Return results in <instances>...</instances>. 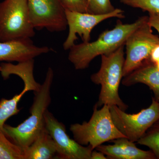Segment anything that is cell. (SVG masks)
I'll return each instance as SVG.
<instances>
[{"label":"cell","instance_id":"25","mask_svg":"<svg viewBox=\"0 0 159 159\" xmlns=\"http://www.w3.org/2000/svg\"><path fill=\"white\" fill-rule=\"evenodd\" d=\"M0 70H1V65H0Z\"/></svg>","mask_w":159,"mask_h":159},{"label":"cell","instance_id":"1","mask_svg":"<svg viewBox=\"0 0 159 159\" xmlns=\"http://www.w3.org/2000/svg\"><path fill=\"white\" fill-rule=\"evenodd\" d=\"M148 20V16H143L134 23L125 24L118 20L115 28L103 31L94 41L72 46L69 50V60L76 70L87 68L97 56L110 54L125 46L130 34Z\"/></svg>","mask_w":159,"mask_h":159},{"label":"cell","instance_id":"4","mask_svg":"<svg viewBox=\"0 0 159 159\" xmlns=\"http://www.w3.org/2000/svg\"><path fill=\"white\" fill-rule=\"evenodd\" d=\"M98 108L95 104L88 122L72 124L70 128L77 143L84 146L89 145L93 150L106 142L125 138L114 124L109 107L104 105L99 109Z\"/></svg>","mask_w":159,"mask_h":159},{"label":"cell","instance_id":"12","mask_svg":"<svg viewBox=\"0 0 159 159\" xmlns=\"http://www.w3.org/2000/svg\"><path fill=\"white\" fill-rule=\"evenodd\" d=\"M113 145H100L96 150L102 152L110 159H155L151 151L139 149L134 142L126 138H121L112 141Z\"/></svg>","mask_w":159,"mask_h":159},{"label":"cell","instance_id":"5","mask_svg":"<svg viewBox=\"0 0 159 159\" xmlns=\"http://www.w3.org/2000/svg\"><path fill=\"white\" fill-rule=\"evenodd\" d=\"M35 30L29 17L27 0L0 2V41L31 39Z\"/></svg>","mask_w":159,"mask_h":159},{"label":"cell","instance_id":"13","mask_svg":"<svg viewBox=\"0 0 159 159\" xmlns=\"http://www.w3.org/2000/svg\"><path fill=\"white\" fill-rule=\"evenodd\" d=\"M122 82L125 86L138 83L146 84L153 91L154 98L159 102V70L150 60L124 77Z\"/></svg>","mask_w":159,"mask_h":159},{"label":"cell","instance_id":"3","mask_svg":"<svg viewBox=\"0 0 159 159\" xmlns=\"http://www.w3.org/2000/svg\"><path fill=\"white\" fill-rule=\"evenodd\" d=\"M124 47H120L112 53L101 55V64L98 72L92 74L91 80L93 83L101 85L99 100L96 103L98 107L107 105L116 106L125 111L128 106L119 96V85L123 77Z\"/></svg>","mask_w":159,"mask_h":159},{"label":"cell","instance_id":"21","mask_svg":"<svg viewBox=\"0 0 159 159\" xmlns=\"http://www.w3.org/2000/svg\"><path fill=\"white\" fill-rule=\"evenodd\" d=\"M65 10L81 12H88L87 0H61Z\"/></svg>","mask_w":159,"mask_h":159},{"label":"cell","instance_id":"23","mask_svg":"<svg viewBox=\"0 0 159 159\" xmlns=\"http://www.w3.org/2000/svg\"><path fill=\"white\" fill-rule=\"evenodd\" d=\"M106 156L102 152L96 150L92 151L91 155V159H106Z\"/></svg>","mask_w":159,"mask_h":159},{"label":"cell","instance_id":"11","mask_svg":"<svg viewBox=\"0 0 159 159\" xmlns=\"http://www.w3.org/2000/svg\"><path fill=\"white\" fill-rule=\"evenodd\" d=\"M51 51L47 46L35 45L31 38L0 41V61L24 62Z\"/></svg>","mask_w":159,"mask_h":159},{"label":"cell","instance_id":"2","mask_svg":"<svg viewBox=\"0 0 159 159\" xmlns=\"http://www.w3.org/2000/svg\"><path fill=\"white\" fill-rule=\"evenodd\" d=\"M53 69L49 67L39 90L34 92L30 116L16 127L5 124L3 132L23 151L29 147L45 127L44 115L51 102V89L54 79Z\"/></svg>","mask_w":159,"mask_h":159},{"label":"cell","instance_id":"19","mask_svg":"<svg viewBox=\"0 0 159 159\" xmlns=\"http://www.w3.org/2000/svg\"><path fill=\"white\" fill-rule=\"evenodd\" d=\"M120 2L134 8H138L148 13L159 14V0H120Z\"/></svg>","mask_w":159,"mask_h":159},{"label":"cell","instance_id":"17","mask_svg":"<svg viewBox=\"0 0 159 159\" xmlns=\"http://www.w3.org/2000/svg\"><path fill=\"white\" fill-rule=\"evenodd\" d=\"M0 159H24V151L0 132Z\"/></svg>","mask_w":159,"mask_h":159},{"label":"cell","instance_id":"14","mask_svg":"<svg viewBox=\"0 0 159 159\" xmlns=\"http://www.w3.org/2000/svg\"><path fill=\"white\" fill-rule=\"evenodd\" d=\"M34 68V59L24 62L18 63L14 65L11 63H3L1 64V70L2 77L4 79H7L11 75L18 76L22 80L24 83V89L29 92H33L39 90L41 84L35 80L33 74Z\"/></svg>","mask_w":159,"mask_h":159},{"label":"cell","instance_id":"9","mask_svg":"<svg viewBox=\"0 0 159 159\" xmlns=\"http://www.w3.org/2000/svg\"><path fill=\"white\" fill-rule=\"evenodd\" d=\"M67 24L69 28L67 37L63 44L65 50H69L75 44L79 35L83 42H89L93 29L99 23L111 18L123 19L124 11L116 8L112 12L103 14H93L88 12H81L65 10Z\"/></svg>","mask_w":159,"mask_h":159},{"label":"cell","instance_id":"15","mask_svg":"<svg viewBox=\"0 0 159 159\" xmlns=\"http://www.w3.org/2000/svg\"><path fill=\"white\" fill-rule=\"evenodd\" d=\"M24 159H52L57 157L56 145L45 127L34 142L24 151Z\"/></svg>","mask_w":159,"mask_h":159},{"label":"cell","instance_id":"6","mask_svg":"<svg viewBox=\"0 0 159 159\" xmlns=\"http://www.w3.org/2000/svg\"><path fill=\"white\" fill-rule=\"evenodd\" d=\"M109 107L114 124L131 142H138L159 120V102L154 98L149 107L136 114L126 113L116 106Z\"/></svg>","mask_w":159,"mask_h":159},{"label":"cell","instance_id":"8","mask_svg":"<svg viewBox=\"0 0 159 159\" xmlns=\"http://www.w3.org/2000/svg\"><path fill=\"white\" fill-rule=\"evenodd\" d=\"M29 17L35 30L51 32L65 31L67 27L61 0H27Z\"/></svg>","mask_w":159,"mask_h":159},{"label":"cell","instance_id":"24","mask_svg":"<svg viewBox=\"0 0 159 159\" xmlns=\"http://www.w3.org/2000/svg\"><path fill=\"white\" fill-rule=\"evenodd\" d=\"M154 64L157 66V68L159 70V61H158L156 63Z\"/></svg>","mask_w":159,"mask_h":159},{"label":"cell","instance_id":"10","mask_svg":"<svg viewBox=\"0 0 159 159\" xmlns=\"http://www.w3.org/2000/svg\"><path fill=\"white\" fill-rule=\"evenodd\" d=\"M45 125L56 145L57 158L91 159L93 150L89 146L80 145L66 133L65 125L48 110L44 115Z\"/></svg>","mask_w":159,"mask_h":159},{"label":"cell","instance_id":"7","mask_svg":"<svg viewBox=\"0 0 159 159\" xmlns=\"http://www.w3.org/2000/svg\"><path fill=\"white\" fill-rule=\"evenodd\" d=\"M158 45L159 36L153 34L148 20L132 32L125 42L123 77L150 60L152 50Z\"/></svg>","mask_w":159,"mask_h":159},{"label":"cell","instance_id":"18","mask_svg":"<svg viewBox=\"0 0 159 159\" xmlns=\"http://www.w3.org/2000/svg\"><path fill=\"white\" fill-rule=\"evenodd\" d=\"M137 142L147 146L156 158L159 159V120L154 123Z\"/></svg>","mask_w":159,"mask_h":159},{"label":"cell","instance_id":"16","mask_svg":"<svg viewBox=\"0 0 159 159\" xmlns=\"http://www.w3.org/2000/svg\"><path fill=\"white\" fill-rule=\"evenodd\" d=\"M27 91L24 89L20 93L15 95L12 99H2L0 100V132H3L5 122L9 118L20 112L18 104Z\"/></svg>","mask_w":159,"mask_h":159},{"label":"cell","instance_id":"22","mask_svg":"<svg viewBox=\"0 0 159 159\" xmlns=\"http://www.w3.org/2000/svg\"><path fill=\"white\" fill-rule=\"evenodd\" d=\"M148 22L152 28L155 29L159 34V14L148 13Z\"/></svg>","mask_w":159,"mask_h":159},{"label":"cell","instance_id":"20","mask_svg":"<svg viewBox=\"0 0 159 159\" xmlns=\"http://www.w3.org/2000/svg\"><path fill=\"white\" fill-rule=\"evenodd\" d=\"M88 13L93 14H103L113 11L116 8L111 0H87Z\"/></svg>","mask_w":159,"mask_h":159}]
</instances>
